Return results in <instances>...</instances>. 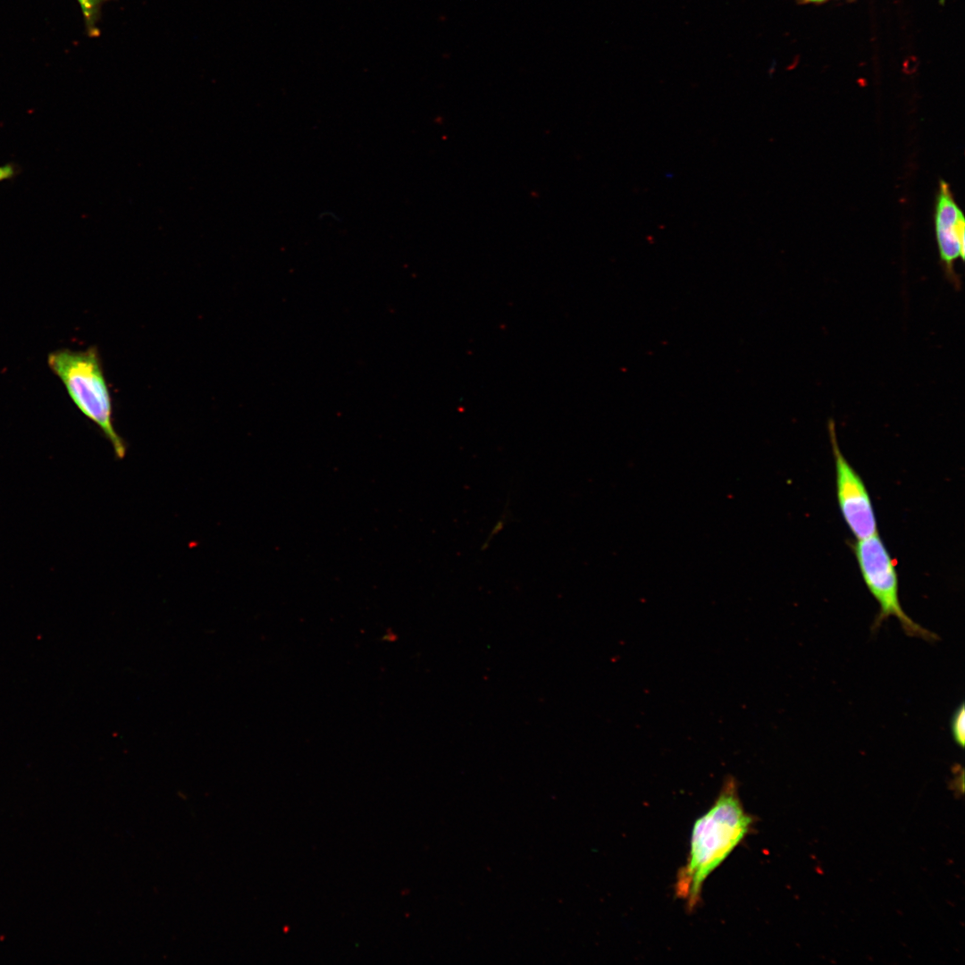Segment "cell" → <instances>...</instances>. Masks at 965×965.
I'll return each instance as SVG.
<instances>
[{
  "mask_svg": "<svg viewBox=\"0 0 965 965\" xmlns=\"http://www.w3.org/2000/svg\"><path fill=\"white\" fill-rule=\"evenodd\" d=\"M752 817L743 806L736 779H725L710 809L694 823L686 864L680 869L676 895L693 909L700 901L704 881L750 833Z\"/></svg>",
  "mask_w": 965,
  "mask_h": 965,
  "instance_id": "6da1fadb",
  "label": "cell"
},
{
  "mask_svg": "<svg viewBox=\"0 0 965 965\" xmlns=\"http://www.w3.org/2000/svg\"><path fill=\"white\" fill-rule=\"evenodd\" d=\"M47 365L77 408L101 430L115 457L123 458L127 444L113 425L112 398L96 348L56 349L48 354Z\"/></svg>",
  "mask_w": 965,
  "mask_h": 965,
  "instance_id": "7a4b0ae2",
  "label": "cell"
},
{
  "mask_svg": "<svg viewBox=\"0 0 965 965\" xmlns=\"http://www.w3.org/2000/svg\"><path fill=\"white\" fill-rule=\"evenodd\" d=\"M852 550L862 579L879 606L873 630L894 617L904 633L911 637L935 642L937 635L912 620L903 610L899 599V583L894 562L878 533L857 540Z\"/></svg>",
  "mask_w": 965,
  "mask_h": 965,
  "instance_id": "3957f363",
  "label": "cell"
},
{
  "mask_svg": "<svg viewBox=\"0 0 965 965\" xmlns=\"http://www.w3.org/2000/svg\"><path fill=\"white\" fill-rule=\"evenodd\" d=\"M827 429L835 461L836 499L840 512L857 540L870 537L877 533L871 498L862 478L841 451L834 420L828 421Z\"/></svg>",
  "mask_w": 965,
  "mask_h": 965,
  "instance_id": "277c9868",
  "label": "cell"
},
{
  "mask_svg": "<svg viewBox=\"0 0 965 965\" xmlns=\"http://www.w3.org/2000/svg\"><path fill=\"white\" fill-rule=\"evenodd\" d=\"M936 236L945 275L956 288L961 281L954 271L958 259H965V219L956 204L948 184L941 180L936 197Z\"/></svg>",
  "mask_w": 965,
  "mask_h": 965,
  "instance_id": "5b68a950",
  "label": "cell"
},
{
  "mask_svg": "<svg viewBox=\"0 0 965 965\" xmlns=\"http://www.w3.org/2000/svg\"><path fill=\"white\" fill-rule=\"evenodd\" d=\"M950 729L955 743L963 748L965 743V706L963 702L953 711L950 721Z\"/></svg>",
  "mask_w": 965,
  "mask_h": 965,
  "instance_id": "8992f818",
  "label": "cell"
},
{
  "mask_svg": "<svg viewBox=\"0 0 965 965\" xmlns=\"http://www.w3.org/2000/svg\"><path fill=\"white\" fill-rule=\"evenodd\" d=\"M21 171V165L15 162H8L0 165V182L13 180Z\"/></svg>",
  "mask_w": 965,
  "mask_h": 965,
  "instance_id": "52a82bcc",
  "label": "cell"
},
{
  "mask_svg": "<svg viewBox=\"0 0 965 965\" xmlns=\"http://www.w3.org/2000/svg\"><path fill=\"white\" fill-rule=\"evenodd\" d=\"M79 2L84 13L87 14V17L88 18L93 14L94 10L99 0H79Z\"/></svg>",
  "mask_w": 965,
  "mask_h": 965,
  "instance_id": "ba28073f",
  "label": "cell"
},
{
  "mask_svg": "<svg viewBox=\"0 0 965 965\" xmlns=\"http://www.w3.org/2000/svg\"><path fill=\"white\" fill-rule=\"evenodd\" d=\"M828 0H800L801 4H822Z\"/></svg>",
  "mask_w": 965,
  "mask_h": 965,
  "instance_id": "9c48e42d",
  "label": "cell"
}]
</instances>
